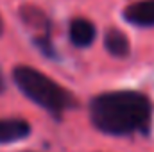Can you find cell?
Returning <instances> with one entry per match:
<instances>
[{
	"label": "cell",
	"instance_id": "cell-3",
	"mask_svg": "<svg viewBox=\"0 0 154 152\" xmlns=\"http://www.w3.org/2000/svg\"><path fill=\"white\" fill-rule=\"evenodd\" d=\"M31 131V123L23 118H0V145L25 140Z\"/></svg>",
	"mask_w": 154,
	"mask_h": 152
},
{
	"label": "cell",
	"instance_id": "cell-9",
	"mask_svg": "<svg viewBox=\"0 0 154 152\" xmlns=\"http://www.w3.org/2000/svg\"><path fill=\"white\" fill-rule=\"evenodd\" d=\"M4 90V81H2V75H0V91Z\"/></svg>",
	"mask_w": 154,
	"mask_h": 152
},
{
	"label": "cell",
	"instance_id": "cell-2",
	"mask_svg": "<svg viewBox=\"0 0 154 152\" xmlns=\"http://www.w3.org/2000/svg\"><path fill=\"white\" fill-rule=\"evenodd\" d=\"M13 81L27 99H31L34 104H38L56 118H61L63 113L79 106L72 91L32 66H16L13 70Z\"/></svg>",
	"mask_w": 154,
	"mask_h": 152
},
{
	"label": "cell",
	"instance_id": "cell-1",
	"mask_svg": "<svg viewBox=\"0 0 154 152\" xmlns=\"http://www.w3.org/2000/svg\"><path fill=\"white\" fill-rule=\"evenodd\" d=\"M90 120L97 131L111 136L147 132L152 120L151 99L134 90L104 91L91 99Z\"/></svg>",
	"mask_w": 154,
	"mask_h": 152
},
{
	"label": "cell",
	"instance_id": "cell-7",
	"mask_svg": "<svg viewBox=\"0 0 154 152\" xmlns=\"http://www.w3.org/2000/svg\"><path fill=\"white\" fill-rule=\"evenodd\" d=\"M22 18L29 23V25H34V27H43V29H47V18H45V14L39 11L38 7H31V5H27V7H23L22 9Z\"/></svg>",
	"mask_w": 154,
	"mask_h": 152
},
{
	"label": "cell",
	"instance_id": "cell-6",
	"mask_svg": "<svg viewBox=\"0 0 154 152\" xmlns=\"http://www.w3.org/2000/svg\"><path fill=\"white\" fill-rule=\"evenodd\" d=\"M104 47L106 50L115 56V57H125L131 50V45H129V39L127 36L118 31V29H109L106 32V38H104Z\"/></svg>",
	"mask_w": 154,
	"mask_h": 152
},
{
	"label": "cell",
	"instance_id": "cell-5",
	"mask_svg": "<svg viewBox=\"0 0 154 152\" xmlns=\"http://www.w3.org/2000/svg\"><path fill=\"white\" fill-rule=\"evenodd\" d=\"M95 25L86 18H74L70 23V39L77 47H88L95 39Z\"/></svg>",
	"mask_w": 154,
	"mask_h": 152
},
{
	"label": "cell",
	"instance_id": "cell-8",
	"mask_svg": "<svg viewBox=\"0 0 154 152\" xmlns=\"http://www.w3.org/2000/svg\"><path fill=\"white\" fill-rule=\"evenodd\" d=\"M4 32V23H2V18H0V34Z\"/></svg>",
	"mask_w": 154,
	"mask_h": 152
},
{
	"label": "cell",
	"instance_id": "cell-4",
	"mask_svg": "<svg viewBox=\"0 0 154 152\" xmlns=\"http://www.w3.org/2000/svg\"><path fill=\"white\" fill-rule=\"evenodd\" d=\"M124 18L138 27H154V0H142L124 9Z\"/></svg>",
	"mask_w": 154,
	"mask_h": 152
}]
</instances>
